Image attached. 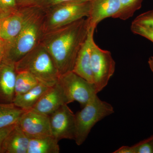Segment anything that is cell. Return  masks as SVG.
Instances as JSON below:
<instances>
[{
	"mask_svg": "<svg viewBox=\"0 0 153 153\" xmlns=\"http://www.w3.org/2000/svg\"><path fill=\"white\" fill-rule=\"evenodd\" d=\"M89 27L87 18H84L44 34L41 43L52 57L60 75L73 71Z\"/></svg>",
	"mask_w": 153,
	"mask_h": 153,
	"instance_id": "1",
	"label": "cell"
},
{
	"mask_svg": "<svg viewBox=\"0 0 153 153\" xmlns=\"http://www.w3.org/2000/svg\"><path fill=\"white\" fill-rule=\"evenodd\" d=\"M44 10L40 7L15 39L6 42L5 58L16 63L41 44L45 34Z\"/></svg>",
	"mask_w": 153,
	"mask_h": 153,
	"instance_id": "2",
	"label": "cell"
},
{
	"mask_svg": "<svg viewBox=\"0 0 153 153\" xmlns=\"http://www.w3.org/2000/svg\"><path fill=\"white\" fill-rule=\"evenodd\" d=\"M17 72L27 71L41 83L51 87L60 75L52 57L41 43L16 63Z\"/></svg>",
	"mask_w": 153,
	"mask_h": 153,
	"instance_id": "3",
	"label": "cell"
},
{
	"mask_svg": "<svg viewBox=\"0 0 153 153\" xmlns=\"http://www.w3.org/2000/svg\"><path fill=\"white\" fill-rule=\"evenodd\" d=\"M91 1L59 3L44 10V30L46 33L89 16Z\"/></svg>",
	"mask_w": 153,
	"mask_h": 153,
	"instance_id": "4",
	"label": "cell"
},
{
	"mask_svg": "<svg viewBox=\"0 0 153 153\" xmlns=\"http://www.w3.org/2000/svg\"><path fill=\"white\" fill-rule=\"evenodd\" d=\"M114 113L112 105L102 101L97 94L80 111L75 114V133L74 140L76 145L82 144L91 128L98 122Z\"/></svg>",
	"mask_w": 153,
	"mask_h": 153,
	"instance_id": "5",
	"label": "cell"
},
{
	"mask_svg": "<svg viewBox=\"0 0 153 153\" xmlns=\"http://www.w3.org/2000/svg\"><path fill=\"white\" fill-rule=\"evenodd\" d=\"M58 82L63 88L68 104L76 101L83 107L97 94L94 84L72 71L60 75Z\"/></svg>",
	"mask_w": 153,
	"mask_h": 153,
	"instance_id": "6",
	"label": "cell"
},
{
	"mask_svg": "<svg viewBox=\"0 0 153 153\" xmlns=\"http://www.w3.org/2000/svg\"><path fill=\"white\" fill-rule=\"evenodd\" d=\"M91 63L94 84L98 93L107 85L114 74L116 63L110 51L100 48L94 41Z\"/></svg>",
	"mask_w": 153,
	"mask_h": 153,
	"instance_id": "7",
	"label": "cell"
},
{
	"mask_svg": "<svg viewBox=\"0 0 153 153\" xmlns=\"http://www.w3.org/2000/svg\"><path fill=\"white\" fill-rule=\"evenodd\" d=\"M40 8L39 6L20 7L0 19V39L7 43L13 40Z\"/></svg>",
	"mask_w": 153,
	"mask_h": 153,
	"instance_id": "8",
	"label": "cell"
},
{
	"mask_svg": "<svg viewBox=\"0 0 153 153\" xmlns=\"http://www.w3.org/2000/svg\"><path fill=\"white\" fill-rule=\"evenodd\" d=\"M52 135L58 141L62 139L74 140L75 114L64 104L49 115Z\"/></svg>",
	"mask_w": 153,
	"mask_h": 153,
	"instance_id": "9",
	"label": "cell"
},
{
	"mask_svg": "<svg viewBox=\"0 0 153 153\" xmlns=\"http://www.w3.org/2000/svg\"><path fill=\"white\" fill-rule=\"evenodd\" d=\"M18 123L30 139L52 135L49 115L26 110Z\"/></svg>",
	"mask_w": 153,
	"mask_h": 153,
	"instance_id": "10",
	"label": "cell"
},
{
	"mask_svg": "<svg viewBox=\"0 0 153 153\" xmlns=\"http://www.w3.org/2000/svg\"><path fill=\"white\" fill-rule=\"evenodd\" d=\"M64 104H68L63 88L57 81L42 95L31 110L50 115Z\"/></svg>",
	"mask_w": 153,
	"mask_h": 153,
	"instance_id": "11",
	"label": "cell"
},
{
	"mask_svg": "<svg viewBox=\"0 0 153 153\" xmlns=\"http://www.w3.org/2000/svg\"><path fill=\"white\" fill-rule=\"evenodd\" d=\"M121 9L120 0H91L89 16L87 17L90 27L96 29L102 20L114 19Z\"/></svg>",
	"mask_w": 153,
	"mask_h": 153,
	"instance_id": "12",
	"label": "cell"
},
{
	"mask_svg": "<svg viewBox=\"0 0 153 153\" xmlns=\"http://www.w3.org/2000/svg\"><path fill=\"white\" fill-rule=\"evenodd\" d=\"M16 75V63L4 58L0 64V100L4 103L13 101Z\"/></svg>",
	"mask_w": 153,
	"mask_h": 153,
	"instance_id": "13",
	"label": "cell"
},
{
	"mask_svg": "<svg viewBox=\"0 0 153 153\" xmlns=\"http://www.w3.org/2000/svg\"><path fill=\"white\" fill-rule=\"evenodd\" d=\"M95 29L89 27L87 38L76 57L73 71L76 74L94 84L91 68V52Z\"/></svg>",
	"mask_w": 153,
	"mask_h": 153,
	"instance_id": "14",
	"label": "cell"
},
{
	"mask_svg": "<svg viewBox=\"0 0 153 153\" xmlns=\"http://www.w3.org/2000/svg\"><path fill=\"white\" fill-rule=\"evenodd\" d=\"M30 140L17 123L4 141L2 153H27Z\"/></svg>",
	"mask_w": 153,
	"mask_h": 153,
	"instance_id": "15",
	"label": "cell"
},
{
	"mask_svg": "<svg viewBox=\"0 0 153 153\" xmlns=\"http://www.w3.org/2000/svg\"><path fill=\"white\" fill-rule=\"evenodd\" d=\"M50 87L40 82L27 92L15 96L13 103L22 109L30 110L36 105L42 95Z\"/></svg>",
	"mask_w": 153,
	"mask_h": 153,
	"instance_id": "16",
	"label": "cell"
},
{
	"mask_svg": "<svg viewBox=\"0 0 153 153\" xmlns=\"http://www.w3.org/2000/svg\"><path fill=\"white\" fill-rule=\"evenodd\" d=\"M58 142L52 135L30 139L27 153H59Z\"/></svg>",
	"mask_w": 153,
	"mask_h": 153,
	"instance_id": "17",
	"label": "cell"
},
{
	"mask_svg": "<svg viewBox=\"0 0 153 153\" xmlns=\"http://www.w3.org/2000/svg\"><path fill=\"white\" fill-rule=\"evenodd\" d=\"M25 111L13 102L0 103V129L16 124Z\"/></svg>",
	"mask_w": 153,
	"mask_h": 153,
	"instance_id": "18",
	"label": "cell"
},
{
	"mask_svg": "<svg viewBox=\"0 0 153 153\" xmlns=\"http://www.w3.org/2000/svg\"><path fill=\"white\" fill-rule=\"evenodd\" d=\"M40 82L35 76L27 71L17 72L15 96L27 92Z\"/></svg>",
	"mask_w": 153,
	"mask_h": 153,
	"instance_id": "19",
	"label": "cell"
},
{
	"mask_svg": "<svg viewBox=\"0 0 153 153\" xmlns=\"http://www.w3.org/2000/svg\"><path fill=\"white\" fill-rule=\"evenodd\" d=\"M143 0H120L121 9L114 19L126 20L132 17L141 8Z\"/></svg>",
	"mask_w": 153,
	"mask_h": 153,
	"instance_id": "20",
	"label": "cell"
},
{
	"mask_svg": "<svg viewBox=\"0 0 153 153\" xmlns=\"http://www.w3.org/2000/svg\"><path fill=\"white\" fill-rule=\"evenodd\" d=\"M132 24L153 31V10L140 14L134 19Z\"/></svg>",
	"mask_w": 153,
	"mask_h": 153,
	"instance_id": "21",
	"label": "cell"
},
{
	"mask_svg": "<svg viewBox=\"0 0 153 153\" xmlns=\"http://www.w3.org/2000/svg\"><path fill=\"white\" fill-rule=\"evenodd\" d=\"M17 0H0V19L19 8Z\"/></svg>",
	"mask_w": 153,
	"mask_h": 153,
	"instance_id": "22",
	"label": "cell"
},
{
	"mask_svg": "<svg viewBox=\"0 0 153 153\" xmlns=\"http://www.w3.org/2000/svg\"><path fill=\"white\" fill-rule=\"evenodd\" d=\"M135 153H153V134L149 137L134 145Z\"/></svg>",
	"mask_w": 153,
	"mask_h": 153,
	"instance_id": "23",
	"label": "cell"
},
{
	"mask_svg": "<svg viewBox=\"0 0 153 153\" xmlns=\"http://www.w3.org/2000/svg\"><path fill=\"white\" fill-rule=\"evenodd\" d=\"M131 30L134 34L142 36L153 43V31L146 30L139 26L132 24H131Z\"/></svg>",
	"mask_w": 153,
	"mask_h": 153,
	"instance_id": "24",
	"label": "cell"
},
{
	"mask_svg": "<svg viewBox=\"0 0 153 153\" xmlns=\"http://www.w3.org/2000/svg\"><path fill=\"white\" fill-rule=\"evenodd\" d=\"M9 126L4 128L0 129V153H2V146L4 141L13 128L15 125Z\"/></svg>",
	"mask_w": 153,
	"mask_h": 153,
	"instance_id": "25",
	"label": "cell"
},
{
	"mask_svg": "<svg viewBox=\"0 0 153 153\" xmlns=\"http://www.w3.org/2000/svg\"><path fill=\"white\" fill-rule=\"evenodd\" d=\"M76 1H91V0H42L41 4L39 5V7H41L42 8L45 9L50 6L54 5L59 3Z\"/></svg>",
	"mask_w": 153,
	"mask_h": 153,
	"instance_id": "26",
	"label": "cell"
},
{
	"mask_svg": "<svg viewBox=\"0 0 153 153\" xmlns=\"http://www.w3.org/2000/svg\"><path fill=\"white\" fill-rule=\"evenodd\" d=\"M42 0H17L19 7L39 6Z\"/></svg>",
	"mask_w": 153,
	"mask_h": 153,
	"instance_id": "27",
	"label": "cell"
},
{
	"mask_svg": "<svg viewBox=\"0 0 153 153\" xmlns=\"http://www.w3.org/2000/svg\"><path fill=\"white\" fill-rule=\"evenodd\" d=\"M113 153H135L134 146H123L114 151Z\"/></svg>",
	"mask_w": 153,
	"mask_h": 153,
	"instance_id": "28",
	"label": "cell"
},
{
	"mask_svg": "<svg viewBox=\"0 0 153 153\" xmlns=\"http://www.w3.org/2000/svg\"><path fill=\"white\" fill-rule=\"evenodd\" d=\"M6 54V42L0 39V64L4 59Z\"/></svg>",
	"mask_w": 153,
	"mask_h": 153,
	"instance_id": "29",
	"label": "cell"
},
{
	"mask_svg": "<svg viewBox=\"0 0 153 153\" xmlns=\"http://www.w3.org/2000/svg\"><path fill=\"white\" fill-rule=\"evenodd\" d=\"M148 63H149V66L151 71L153 73V56H151L149 57V60H148Z\"/></svg>",
	"mask_w": 153,
	"mask_h": 153,
	"instance_id": "30",
	"label": "cell"
}]
</instances>
